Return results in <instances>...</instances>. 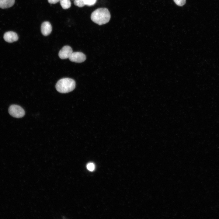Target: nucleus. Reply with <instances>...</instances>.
Listing matches in <instances>:
<instances>
[{"instance_id":"nucleus-10","label":"nucleus","mask_w":219,"mask_h":219,"mask_svg":"<svg viewBox=\"0 0 219 219\" xmlns=\"http://www.w3.org/2000/svg\"><path fill=\"white\" fill-rule=\"evenodd\" d=\"M74 4L75 5L79 7H83L85 5L83 0H75Z\"/></svg>"},{"instance_id":"nucleus-1","label":"nucleus","mask_w":219,"mask_h":219,"mask_svg":"<svg viewBox=\"0 0 219 219\" xmlns=\"http://www.w3.org/2000/svg\"><path fill=\"white\" fill-rule=\"evenodd\" d=\"M110 14L106 8H100L96 9L92 13L91 19L94 23L101 25L109 22Z\"/></svg>"},{"instance_id":"nucleus-9","label":"nucleus","mask_w":219,"mask_h":219,"mask_svg":"<svg viewBox=\"0 0 219 219\" xmlns=\"http://www.w3.org/2000/svg\"><path fill=\"white\" fill-rule=\"evenodd\" d=\"M59 2L61 6L64 9H68L71 6L70 0H60Z\"/></svg>"},{"instance_id":"nucleus-8","label":"nucleus","mask_w":219,"mask_h":219,"mask_svg":"<svg viewBox=\"0 0 219 219\" xmlns=\"http://www.w3.org/2000/svg\"><path fill=\"white\" fill-rule=\"evenodd\" d=\"M15 3V0H0V8L6 9L12 6Z\"/></svg>"},{"instance_id":"nucleus-11","label":"nucleus","mask_w":219,"mask_h":219,"mask_svg":"<svg viewBox=\"0 0 219 219\" xmlns=\"http://www.w3.org/2000/svg\"><path fill=\"white\" fill-rule=\"evenodd\" d=\"M97 0H83L85 5L91 6L94 5Z\"/></svg>"},{"instance_id":"nucleus-13","label":"nucleus","mask_w":219,"mask_h":219,"mask_svg":"<svg viewBox=\"0 0 219 219\" xmlns=\"http://www.w3.org/2000/svg\"><path fill=\"white\" fill-rule=\"evenodd\" d=\"M87 168L88 170L91 171H93L95 168L94 164L90 162L87 165Z\"/></svg>"},{"instance_id":"nucleus-6","label":"nucleus","mask_w":219,"mask_h":219,"mask_svg":"<svg viewBox=\"0 0 219 219\" xmlns=\"http://www.w3.org/2000/svg\"><path fill=\"white\" fill-rule=\"evenodd\" d=\"M3 38L4 40L9 43H12L17 41L18 36L17 34L13 31H8L4 34Z\"/></svg>"},{"instance_id":"nucleus-2","label":"nucleus","mask_w":219,"mask_h":219,"mask_svg":"<svg viewBox=\"0 0 219 219\" xmlns=\"http://www.w3.org/2000/svg\"><path fill=\"white\" fill-rule=\"evenodd\" d=\"M75 87V82L73 79L64 78L59 80L56 85V89L59 92L67 93L73 91Z\"/></svg>"},{"instance_id":"nucleus-3","label":"nucleus","mask_w":219,"mask_h":219,"mask_svg":"<svg viewBox=\"0 0 219 219\" xmlns=\"http://www.w3.org/2000/svg\"><path fill=\"white\" fill-rule=\"evenodd\" d=\"M8 111L10 114L15 118L22 117L25 114L24 109L18 105L13 104L11 105L9 108Z\"/></svg>"},{"instance_id":"nucleus-14","label":"nucleus","mask_w":219,"mask_h":219,"mask_svg":"<svg viewBox=\"0 0 219 219\" xmlns=\"http://www.w3.org/2000/svg\"><path fill=\"white\" fill-rule=\"evenodd\" d=\"M60 0H48V1L50 4H55L60 1Z\"/></svg>"},{"instance_id":"nucleus-7","label":"nucleus","mask_w":219,"mask_h":219,"mask_svg":"<svg viewBox=\"0 0 219 219\" xmlns=\"http://www.w3.org/2000/svg\"><path fill=\"white\" fill-rule=\"evenodd\" d=\"M52 30V26L49 22H44L42 24L41 30L42 34L44 36H47L49 35L51 33Z\"/></svg>"},{"instance_id":"nucleus-12","label":"nucleus","mask_w":219,"mask_h":219,"mask_svg":"<svg viewBox=\"0 0 219 219\" xmlns=\"http://www.w3.org/2000/svg\"><path fill=\"white\" fill-rule=\"evenodd\" d=\"M175 3L179 6L183 5L186 3V0H173Z\"/></svg>"},{"instance_id":"nucleus-5","label":"nucleus","mask_w":219,"mask_h":219,"mask_svg":"<svg viewBox=\"0 0 219 219\" xmlns=\"http://www.w3.org/2000/svg\"><path fill=\"white\" fill-rule=\"evenodd\" d=\"M73 53L72 48L69 46H65L60 50L58 55L61 59L69 58Z\"/></svg>"},{"instance_id":"nucleus-4","label":"nucleus","mask_w":219,"mask_h":219,"mask_svg":"<svg viewBox=\"0 0 219 219\" xmlns=\"http://www.w3.org/2000/svg\"><path fill=\"white\" fill-rule=\"evenodd\" d=\"M69 59L71 61L79 63L84 62L86 60V57L82 52H73Z\"/></svg>"}]
</instances>
